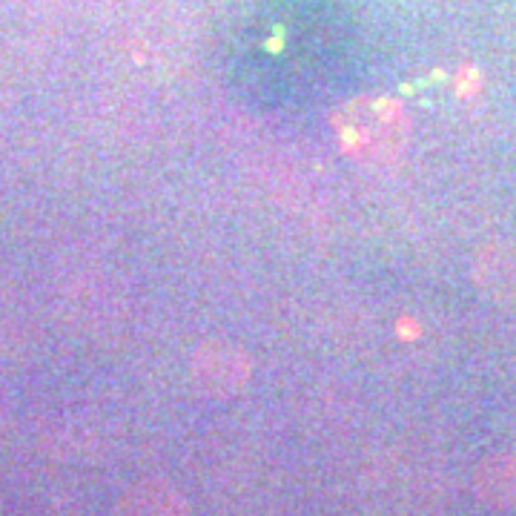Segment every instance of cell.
<instances>
[{"instance_id": "cell-1", "label": "cell", "mask_w": 516, "mask_h": 516, "mask_svg": "<svg viewBox=\"0 0 516 516\" xmlns=\"http://www.w3.org/2000/svg\"><path fill=\"white\" fill-rule=\"evenodd\" d=\"M330 127L339 147L362 164H390L410 141V121L402 104L379 95L347 101L336 109Z\"/></svg>"}, {"instance_id": "cell-2", "label": "cell", "mask_w": 516, "mask_h": 516, "mask_svg": "<svg viewBox=\"0 0 516 516\" xmlns=\"http://www.w3.org/2000/svg\"><path fill=\"white\" fill-rule=\"evenodd\" d=\"M193 382L210 396H230L250 379V356L238 344L213 339V342L198 344L193 353Z\"/></svg>"}, {"instance_id": "cell-3", "label": "cell", "mask_w": 516, "mask_h": 516, "mask_svg": "<svg viewBox=\"0 0 516 516\" xmlns=\"http://www.w3.org/2000/svg\"><path fill=\"white\" fill-rule=\"evenodd\" d=\"M473 281L488 299L516 301V244L488 241L473 258Z\"/></svg>"}, {"instance_id": "cell-4", "label": "cell", "mask_w": 516, "mask_h": 516, "mask_svg": "<svg viewBox=\"0 0 516 516\" xmlns=\"http://www.w3.org/2000/svg\"><path fill=\"white\" fill-rule=\"evenodd\" d=\"M178 511H181L178 496L158 482L138 485L135 491H129L121 505V516H178Z\"/></svg>"}]
</instances>
